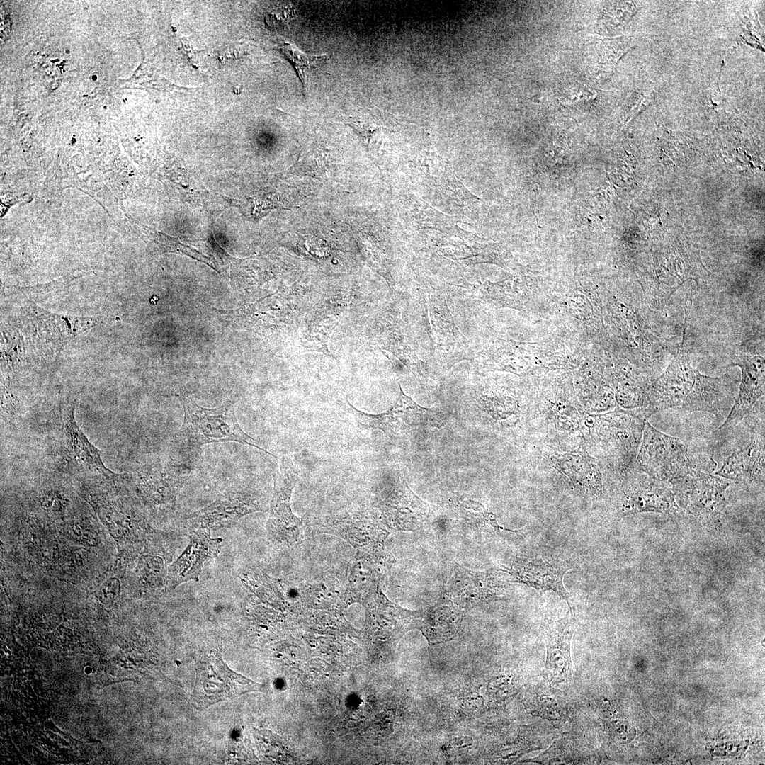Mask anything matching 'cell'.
Returning <instances> with one entry per match:
<instances>
[{"label":"cell","mask_w":765,"mask_h":765,"mask_svg":"<svg viewBox=\"0 0 765 765\" xmlns=\"http://www.w3.org/2000/svg\"><path fill=\"white\" fill-rule=\"evenodd\" d=\"M684 341L665 371L647 382L640 410L646 419L672 408L708 412L719 416L732 407L735 395L728 380L704 375L693 368Z\"/></svg>","instance_id":"6da1fadb"},{"label":"cell","mask_w":765,"mask_h":765,"mask_svg":"<svg viewBox=\"0 0 765 765\" xmlns=\"http://www.w3.org/2000/svg\"><path fill=\"white\" fill-rule=\"evenodd\" d=\"M638 463L657 480L670 482L696 472H712L716 465L710 453L666 434L645 421Z\"/></svg>","instance_id":"7a4b0ae2"},{"label":"cell","mask_w":765,"mask_h":765,"mask_svg":"<svg viewBox=\"0 0 765 765\" xmlns=\"http://www.w3.org/2000/svg\"><path fill=\"white\" fill-rule=\"evenodd\" d=\"M183 407L184 418L175 439L186 445L199 447L205 444L237 442L255 447L271 455L256 444V441L240 427L234 411V403L225 402L215 408L199 406L193 400L180 397Z\"/></svg>","instance_id":"3957f363"},{"label":"cell","mask_w":765,"mask_h":765,"mask_svg":"<svg viewBox=\"0 0 765 765\" xmlns=\"http://www.w3.org/2000/svg\"><path fill=\"white\" fill-rule=\"evenodd\" d=\"M261 688V684L232 670L220 652L211 653L196 662L191 703L197 710H202L220 701Z\"/></svg>","instance_id":"277c9868"},{"label":"cell","mask_w":765,"mask_h":765,"mask_svg":"<svg viewBox=\"0 0 765 765\" xmlns=\"http://www.w3.org/2000/svg\"><path fill=\"white\" fill-rule=\"evenodd\" d=\"M399 397L387 412L370 414L360 411L346 400L348 410L361 429H380L390 436H402L421 426L441 428L446 423L442 412L423 407L406 395L401 387Z\"/></svg>","instance_id":"5b68a950"},{"label":"cell","mask_w":765,"mask_h":765,"mask_svg":"<svg viewBox=\"0 0 765 765\" xmlns=\"http://www.w3.org/2000/svg\"><path fill=\"white\" fill-rule=\"evenodd\" d=\"M670 482L680 506L702 520L717 522L725 506L729 483L725 479L699 471Z\"/></svg>","instance_id":"8992f818"},{"label":"cell","mask_w":765,"mask_h":765,"mask_svg":"<svg viewBox=\"0 0 765 765\" xmlns=\"http://www.w3.org/2000/svg\"><path fill=\"white\" fill-rule=\"evenodd\" d=\"M624 474L620 480L618 508L624 514L641 511L674 512V495L668 482L654 479L640 468Z\"/></svg>","instance_id":"52a82bcc"},{"label":"cell","mask_w":765,"mask_h":765,"mask_svg":"<svg viewBox=\"0 0 765 765\" xmlns=\"http://www.w3.org/2000/svg\"><path fill=\"white\" fill-rule=\"evenodd\" d=\"M730 366H737L742 370L740 390L725 421L715 431L718 436H725L732 430L750 412L757 400L764 395L765 363L761 356L740 354L735 356Z\"/></svg>","instance_id":"ba28073f"},{"label":"cell","mask_w":765,"mask_h":765,"mask_svg":"<svg viewBox=\"0 0 765 765\" xmlns=\"http://www.w3.org/2000/svg\"><path fill=\"white\" fill-rule=\"evenodd\" d=\"M764 425L753 428L748 443L733 449L715 475L725 479L750 484L764 482Z\"/></svg>","instance_id":"9c48e42d"},{"label":"cell","mask_w":765,"mask_h":765,"mask_svg":"<svg viewBox=\"0 0 765 765\" xmlns=\"http://www.w3.org/2000/svg\"><path fill=\"white\" fill-rule=\"evenodd\" d=\"M297 481L296 472L289 459L283 458L274 476L273 495L271 503L269 523L283 533H290L294 541L302 533V521L290 509V500Z\"/></svg>","instance_id":"30bf717a"},{"label":"cell","mask_w":765,"mask_h":765,"mask_svg":"<svg viewBox=\"0 0 765 765\" xmlns=\"http://www.w3.org/2000/svg\"><path fill=\"white\" fill-rule=\"evenodd\" d=\"M221 539L211 538L206 530L193 533L186 550L169 567V585L174 589L181 583L198 580L204 562L217 555Z\"/></svg>","instance_id":"8fae6325"},{"label":"cell","mask_w":765,"mask_h":765,"mask_svg":"<svg viewBox=\"0 0 765 765\" xmlns=\"http://www.w3.org/2000/svg\"><path fill=\"white\" fill-rule=\"evenodd\" d=\"M568 570L557 560L535 557L519 560L514 573L518 580L538 591H552L568 601L569 594L562 582Z\"/></svg>","instance_id":"7c38bea8"},{"label":"cell","mask_w":765,"mask_h":765,"mask_svg":"<svg viewBox=\"0 0 765 765\" xmlns=\"http://www.w3.org/2000/svg\"><path fill=\"white\" fill-rule=\"evenodd\" d=\"M574 620L567 616L552 625L547 633L545 674L549 681H563L571 677L570 641Z\"/></svg>","instance_id":"4fadbf2b"},{"label":"cell","mask_w":765,"mask_h":765,"mask_svg":"<svg viewBox=\"0 0 765 765\" xmlns=\"http://www.w3.org/2000/svg\"><path fill=\"white\" fill-rule=\"evenodd\" d=\"M63 426L67 450L73 459L89 472L107 478L113 477V472L103 464L100 450L90 442L76 422L72 405L63 414Z\"/></svg>","instance_id":"5bb4252c"},{"label":"cell","mask_w":765,"mask_h":765,"mask_svg":"<svg viewBox=\"0 0 765 765\" xmlns=\"http://www.w3.org/2000/svg\"><path fill=\"white\" fill-rule=\"evenodd\" d=\"M280 50L293 64L305 91L308 73L322 61L327 60V57L307 55L300 51L295 45L287 42L282 44Z\"/></svg>","instance_id":"9a60e30c"},{"label":"cell","mask_w":765,"mask_h":765,"mask_svg":"<svg viewBox=\"0 0 765 765\" xmlns=\"http://www.w3.org/2000/svg\"><path fill=\"white\" fill-rule=\"evenodd\" d=\"M154 234L158 241L161 242L169 251L180 252L188 255L194 259L203 261L207 264H209L208 259L204 255L200 254L196 250L182 244L179 241L175 238H172L169 236L155 232Z\"/></svg>","instance_id":"2e32d148"}]
</instances>
